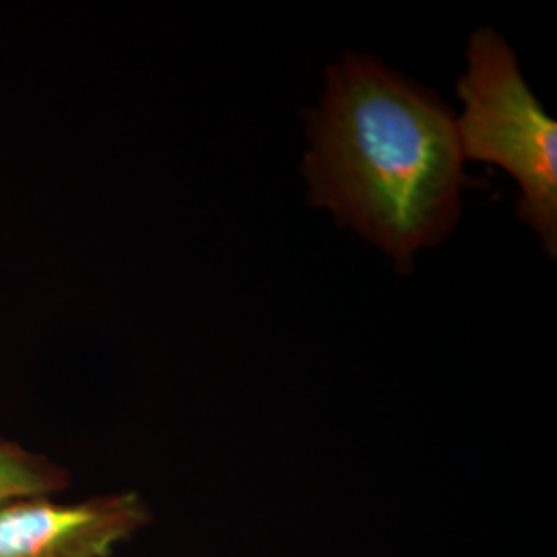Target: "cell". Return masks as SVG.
<instances>
[{
	"label": "cell",
	"instance_id": "obj_1",
	"mask_svg": "<svg viewBox=\"0 0 557 557\" xmlns=\"http://www.w3.org/2000/svg\"><path fill=\"white\" fill-rule=\"evenodd\" d=\"M304 161L310 200L331 209L397 262L457 225L467 186L457 120L436 94L372 57L347 54L329 71Z\"/></svg>",
	"mask_w": 557,
	"mask_h": 557
},
{
	"label": "cell",
	"instance_id": "obj_2",
	"mask_svg": "<svg viewBox=\"0 0 557 557\" xmlns=\"http://www.w3.org/2000/svg\"><path fill=\"white\" fill-rule=\"evenodd\" d=\"M458 98L465 106L457 120L462 158L496 163L517 180L518 220L537 230L545 252L556 259V120L547 116L520 75L517 54L494 29L481 27L471 36Z\"/></svg>",
	"mask_w": 557,
	"mask_h": 557
},
{
	"label": "cell",
	"instance_id": "obj_3",
	"mask_svg": "<svg viewBox=\"0 0 557 557\" xmlns=\"http://www.w3.org/2000/svg\"><path fill=\"white\" fill-rule=\"evenodd\" d=\"M153 520L139 492L59 504L21 498L0 504V557H112Z\"/></svg>",
	"mask_w": 557,
	"mask_h": 557
},
{
	"label": "cell",
	"instance_id": "obj_4",
	"mask_svg": "<svg viewBox=\"0 0 557 557\" xmlns=\"http://www.w3.org/2000/svg\"><path fill=\"white\" fill-rule=\"evenodd\" d=\"M71 485V473L44 455L0 438V504L21 498H50Z\"/></svg>",
	"mask_w": 557,
	"mask_h": 557
}]
</instances>
